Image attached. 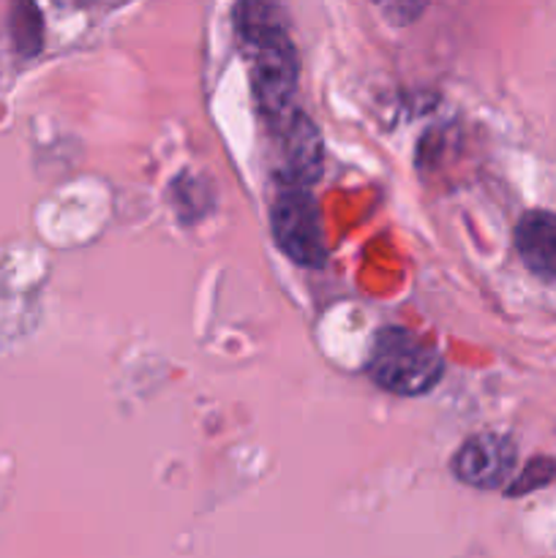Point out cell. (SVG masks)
I'll use <instances>...</instances> for the list:
<instances>
[{
  "instance_id": "6da1fadb",
  "label": "cell",
  "mask_w": 556,
  "mask_h": 558,
  "mask_svg": "<svg viewBox=\"0 0 556 558\" xmlns=\"http://www.w3.org/2000/svg\"><path fill=\"white\" fill-rule=\"evenodd\" d=\"M234 31L249 63L254 96L273 125L294 114L298 93V52L289 38L287 14L273 3L234 5Z\"/></svg>"
},
{
  "instance_id": "7a4b0ae2",
  "label": "cell",
  "mask_w": 556,
  "mask_h": 558,
  "mask_svg": "<svg viewBox=\"0 0 556 558\" xmlns=\"http://www.w3.org/2000/svg\"><path fill=\"white\" fill-rule=\"evenodd\" d=\"M365 374L392 396L418 398L439 385L445 376V360L439 349L407 327H385L371 343Z\"/></svg>"
},
{
  "instance_id": "3957f363",
  "label": "cell",
  "mask_w": 556,
  "mask_h": 558,
  "mask_svg": "<svg viewBox=\"0 0 556 558\" xmlns=\"http://www.w3.org/2000/svg\"><path fill=\"white\" fill-rule=\"evenodd\" d=\"M270 232L287 259L300 267H322L327 259L319 205L303 185L278 183L270 205Z\"/></svg>"
},
{
  "instance_id": "277c9868",
  "label": "cell",
  "mask_w": 556,
  "mask_h": 558,
  "mask_svg": "<svg viewBox=\"0 0 556 558\" xmlns=\"http://www.w3.org/2000/svg\"><path fill=\"white\" fill-rule=\"evenodd\" d=\"M518 463V450L510 436L480 434L461 445L452 456V474L469 488L496 490L512 477Z\"/></svg>"
},
{
  "instance_id": "5b68a950",
  "label": "cell",
  "mask_w": 556,
  "mask_h": 558,
  "mask_svg": "<svg viewBox=\"0 0 556 558\" xmlns=\"http://www.w3.org/2000/svg\"><path fill=\"white\" fill-rule=\"evenodd\" d=\"M276 129L281 134V169H278L281 178H278V183L311 189L322 174L319 131L303 112L289 114Z\"/></svg>"
},
{
  "instance_id": "8992f818",
  "label": "cell",
  "mask_w": 556,
  "mask_h": 558,
  "mask_svg": "<svg viewBox=\"0 0 556 558\" xmlns=\"http://www.w3.org/2000/svg\"><path fill=\"white\" fill-rule=\"evenodd\" d=\"M516 248L534 276L556 278V213L529 210L516 227Z\"/></svg>"
},
{
  "instance_id": "52a82bcc",
  "label": "cell",
  "mask_w": 556,
  "mask_h": 558,
  "mask_svg": "<svg viewBox=\"0 0 556 558\" xmlns=\"http://www.w3.org/2000/svg\"><path fill=\"white\" fill-rule=\"evenodd\" d=\"M556 480V461L548 456H537L532 458V461L523 466V472L518 474L516 480H512L510 485H507L505 494L507 496H527V494H534V490L545 488V485H551Z\"/></svg>"
},
{
  "instance_id": "ba28073f",
  "label": "cell",
  "mask_w": 556,
  "mask_h": 558,
  "mask_svg": "<svg viewBox=\"0 0 556 558\" xmlns=\"http://www.w3.org/2000/svg\"><path fill=\"white\" fill-rule=\"evenodd\" d=\"M11 27H14V41L22 54H36L41 49V16L33 5H16Z\"/></svg>"
},
{
  "instance_id": "9c48e42d",
  "label": "cell",
  "mask_w": 556,
  "mask_h": 558,
  "mask_svg": "<svg viewBox=\"0 0 556 558\" xmlns=\"http://www.w3.org/2000/svg\"><path fill=\"white\" fill-rule=\"evenodd\" d=\"M382 11H385L387 20H396V14H401V20H398V25H407V22H412L414 16L423 14L425 5H409V3L396 5V3H390V5H385V9H382Z\"/></svg>"
}]
</instances>
